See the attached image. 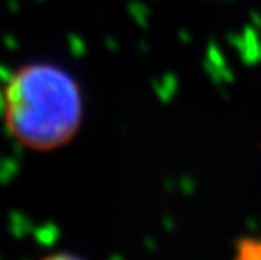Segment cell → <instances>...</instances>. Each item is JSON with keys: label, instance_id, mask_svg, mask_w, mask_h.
<instances>
[{"label": "cell", "instance_id": "cell-1", "mask_svg": "<svg viewBox=\"0 0 261 260\" xmlns=\"http://www.w3.org/2000/svg\"><path fill=\"white\" fill-rule=\"evenodd\" d=\"M2 113L12 139L31 151L49 152L77 134L83 95L66 69L51 63H31L5 83Z\"/></svg>", "mask_w": 261, "mask_h": 260}]
</instances>
